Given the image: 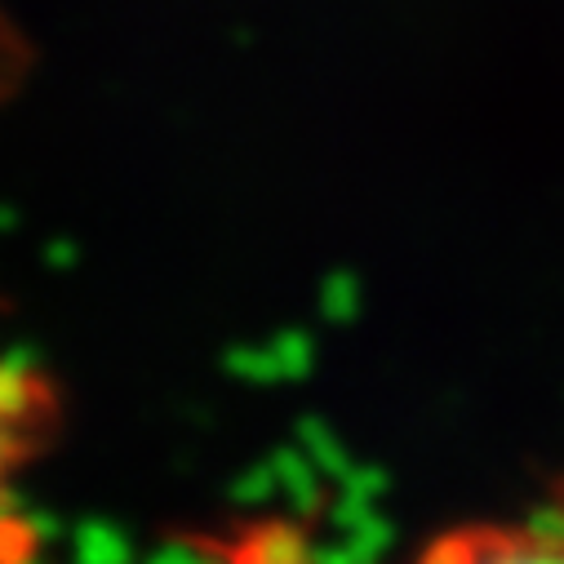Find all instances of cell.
<instances>
[{
	"mask_svg": "<svg viewBox=\"0 0 564 564\" xmlns=\"http://www.w3.org/2000/svg\"><path fill=\"white\" fill-rule=\"evenodd\" d=\"M54 422V387L19 360H0V560L36 546L32 524L19 511V489L28 467L45 454Z\"/></svg>",
	"mask_w": 564,
	"mask_h": 564,
	"instance_id": "obj_1",
	"label": "cell"
}]
</instances>
